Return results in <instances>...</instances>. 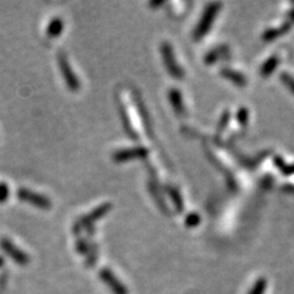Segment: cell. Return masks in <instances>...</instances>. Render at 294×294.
Segmentation results:
<instances>
[{
    "label": "cell",
    "instance_id": "7a4b0ae2",
    "mask_svg": "<svg viewBox=\"0 0 294 294\" xmlns=\"http://www.w3.org/2000/svg\"><path fill=\"white\" fill-rule=\"evenodd\" d=\"M18 198L21 199L22 201L30 202V204L35 205L36 207L43 208V210H48L50 208V201L45 196L37 194L35 191H31L27 189H20L18 191Z\"/></svg>",
    "mask_w": 294,
    "mask_h": 294
},
{
    "label": "cell",
    "instance_id": "3957f363",
    "mask_svg": "<svg viewBox=\"0 0 294 294\" xmlns=\"http://www.w3.org/2000/svg\"><path fill=\"white\" fill-rule=\"evenodd\" d=\"M162 55H163L164 64L165 67H167L168 71H169L170 75L174 76V78L179 79L183 78L184 73H183L182 68L178 65V63H175V61H174V54L170 44L168 43L162 44Z\"/></svg>",
    "mask_w": 294,
    "mask_h": 294
},
{
    "label": "cell",
    "instance_id": "9c48e42d",
    "mask_svg": "<svg viewBox=\"0 0 294 294\" xmlns=\"http://www.w3.org/2000/svg\"><path fill=\"white\" fill-rule=\"evenodd\" d=\"M101 276H102V279H103L104 282H107L108 284L112 285V288H113L114 292L118 293V294L124 293V288H123L121 284H115L116 283V279L114 278L113 273L110 272V271H108V270L102 271V275Z\"/></svg>",
    "mask_w": 294,
    "mask_h": 294
},
{
    "label": "cell",
    "instance_id": "e0dca14e",
    "mask_svg": "<svg viewBox=\"0 0 294 294\" xmlns=\"http://www.w3.org/2000/svg\"><path fill=\"white\" fill-rule=\"evenodd\" d=\"M9 195V188L5 183H0V202L5 201Z\"/></svg>",
    "mask_w": 294,
    "mask_h": 294
},
{
    "label": "cell",
    "instance_id": "277c9868",
    "mask_svg": "<svg viewBox=\"0 0 294 294\" xmlns=\"http://www.w3.org/2000/svg\"><path fill=\"white\" fill-rule=\"evenodd\" d=\"M58 63H59V65H61L62 74H63V76H64V80H65V82H67L68 86L70 87L71 91H78L80 88V82H79V80L76 79L75 74H74L73 70H71L70 64L68 63L64 54H62V53L58 54Z\"/></svg>",
    "mask_w": 294,
    "mask_h": 294
},
{
    "label": "cell",
    "instance_id": "8992f818",
    "mask_svg": "<svg viewBox=\"0 0 294 294\" xmlns=\"http://www.w3.org/2000/svg\"><path fill=\"white\" fill-rule=\"evenodd\" d=\"M109 208H110V205H103L102 207L96 208V210L92 211V212H91L90 215L86 216V217H84V218H82L81 221L79 222V223L82 224V225H87L88 223H91V222H93V221H96V219L101 218V217L103 216L104 213L107 212V211H109Z\"/></svg>",
    "mask_w": 294,
    "mask_h": 294
},
{
    "label": "cell",
    "instance_id": "5b68a950",
    "mask_svg": "<svg viewBox=\"0 0 294 294\" xmlns=\"http://www.w3.org/2000/svg\"><path fill=\"white\" fill-rule=\"evenodd\" d=\"M147 151L142 147L138 148H131V150H122L119 152L114 153V161L116 162H124L128 161V159H133V158H139V157L146 156Z\"/></svg>",
    "mask_w": 294,
    "mask_h": 294
},
{
    "label": "cell",
    "instance_id": "2e32d148",
    "mask_svg": "<svg viewBox=\"0 0 294 294\" xmlns=\"http://www.w3.org/2000/svg\"><path fill=\"white\" fill-rule=\"evenodd\" d=\"M169 194L172 195V199L174 200V202H175V205L178 206V211H182L183 208V204H182V200L179 198V194L178 191H175L172 188H169Z\"/></svg>",
    "mask_w": 294,
    "mask_h": 294
},
{
    "label": "cell",
    "instance_id": "ac0fdd59",
    "mask_svg": "<svg viewBox=\"0 0 294 294\" xmlns=\"http://www.w3.org/2000/svg\"><path fill=\"white\" fill-rule=\"evenodd\" d=\"M238 121L241 124L245 125L248 123V110L247 109H241L238 112Z\"/></svg>",
    "mask_w": 294,
    "mask_h": 294
},
{
    "label": "cell",
    "instance_id": "30bf717a",
    "mask_svg": "<svg viewBox=\"0 0 294 294\" xmlns=\"http://www.w3.org/2000/svg\"><path fill=\"white\" fill-rule=\"evenodd\" d=\"M169 98L177 113L182 114L183 112H184V104H183L182 95L178 90H170Z\"/></svg>",
    "mask_w": 294,
    "mask_h": 294
},
{
    "label": "cell",
    "instance_id": "52a82bcc",
    "mask_svg": "<svg viewBox=\"0 0 294 294\" xmlns=\"http://www.w3.org/2000/svg\"><path fill=\"white\" fill-rule=\"evenodd\" d=\"M3 248H4V249L7 250L8 253H9L10 255L16 260V261H19V262H26L27 261V258L25 256V254H22L19 249H16V248L14 247L13 243H10L8 241H3Z\"/></svg>",
    "mask_w": 294,
    "mask_h": 294
},
{
    "label": "cell",
    "instance_id": "ba28073f",
    "mask_svg": "<svg viewBox=\"0 0 294 294\" xmlns=\"http://www.w3.org/2000/svg\"><path fill=\"white\" fill-rule=\"evenodd\" d=\"M63 26H64V24H63V20L61 18L53 19L47 27V35L49 37L59 36L63 31Z\"/></svg>",
    "mask_w": 294,
    "mask_h": 294
},
{
    "label": "cell",
    "instance_id": "7c38bea8",
    "mask_svg": "<svg viewBox=\"0 0 294 294\" xmlns=\"http://www.w3.org/2000/svg\"><path fill=\"white\" fill-rule=\"evenodd\" d=\"M289 27H290V24H284V25H282L281 27L271 28V30H268L266 33H264V39H266V41H271V39L276 38V37L283 35V33L287 32V31L289 30Z\"/></svg>",
    "mask_w": 294,
    "mask_h": 294
},
{
    "label": "cell",
    "instance_id": "44dd1931",
    "mask_svg": "<svg viewBox=\"0 0 294 294\" xmlns=\"http://www.w3.org/2000/svg\"><path fill=\"white\" fill-rule=\"evenodd\" d=\"M289 18H290V19H292V20H293V21H294V10L292 11V13H290V14H289Z\"/></svg>",
    "mask_w": 294,
    "mask_h": 294
},
{
    "label": "cell",
    "instance_id": "6da1fadb",
    "mask_svg": "<svg viewBox=\"0 0 294 294\" xmlns=\"http://www.w3.org/2000/svg\"><path fill=\"white\" fill-rule=\"evenodd\" d=\"M219 8H221V4H219V3H212V4L208 5L207 9L205 10L204 15H202L201 21L199 22L198 27H196L195 30V35H194V37H195L196 39H200L202 36H205L208 32V30H210L211 25H212L213 22V19H215L217 13H218Z\"/></svg>",
    "mask_w": 294,
    "mask_h": 294
},
{
    "label": "cell",
    "instance_id": "4fadbf2b",
    "mask_svg": "<svg viewBox=\"0 0 294 294\" xmlns=\"http://www.w3.org/2000/svg\"><path fill=\"white\" fill-rule=\"evenodd\" d=\"M278 62H279L278 56H276V55L271 56V58L261 67V75L262 76L270 75V74L276 69V67L278 65Z\"/></svg>",
    "mask_w": 294,
    "mask_h": 294
},
{
    "label": "cell",
    "instance_id": "8fae6325",
    "mask_svg": "<svg viewBox=\"0 0 294 294\" xmlns=\"http://www.w3.org/2000/svg\"><path fill=\"white\" fill-rule=\"evenodd\" d=\"M222 75L225 76L227 79H229L230 81H233L234 84L239 85V86H243V85L247 84V80H245L244 76L242 74L237 73V71H233L230 69H222Z\"/></svg>",
    "mask_w": 294,
    "mask_h": 294
},
{
    "label": "cell",
    "instance_id": "5bb4252c",
    "mask_svg": "<svg viewBox=\"0 0 294 294\" xmlns=\"http://www.w3.org/2000/svg\"><path fill=\"white\" fill-rule=\"evenodd\" d=\"M267 287V281L265 278H259L255 282L254 287L251 288L250 294H264Z\"/></svg>",
    "mask_w": 294,
    "mask_h": 294
},
{
    "label": "cell",
    "instance_id": "9a60e30c",
    "mask_svg": "<svg viewBox=\"0 0 294 294\" xmlns=\"http://www.w3.org/2000/svg\"><path fill=\"white\" fill-rule=\"evenodd\" d=\"M200 222V216L198 213H190L189 216H188V218L185 219V223H187L189 227H194V225H196Z\"/></svg>",
    "mask_w": 294,
    "mask_h": 294
},
{
    "label": "cell",
    "instance_id": "d6986e66",
    "mask_svg": "<svg viewBox=\"0 0 294 294\" xmlns=\"http://www.w3.org/2000/svg\"><path fill=\"white\" fill-rule=\"evenodd\" d=\"M282 80H283L285 84H287L288 86L290 87V90H292L294 92V79L290 78L288 74H282Z\"/></svg>",
    "mask_w": 294,
    "mask_h": 294
},
{
    "label": "cell",
    "instance_id": "ffe728a7",
    "mask_svg": "<svg viewBox=\"0 0 294 294\" xmlns=\"http://www.w3.org/2000/svg\"><path fill=\"white\" fill-rule=\"evenodd\" d=\"M283 172H284V173H287V174L294 173V165H292V167H290V168H288V169H284Z\"/></svg>",
    "mask_w": 294,
    "mask_h": 294
}]
</instances>
